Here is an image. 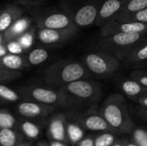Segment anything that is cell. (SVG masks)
Listing matches in <instances>:
<instances>
[{
	"instance_id": "cell-1",
	"label": "cell",
	"mask_w": 147,
	"mask_h": 146,
	"mask_svg": "<svg viewBox=\"0 0 147 146\" xmlns=\"http://www.w3.org/2000/svg\"><path fill=\"white\" fill-rule=\"evenodd\" d=\"M100 113L109 125L114 133H129L135 127L132 120L127 99L124 95L114 93L109 95L99 108Z\"/></svg>"
},
{
	"instance_id": "cell-2",
	"label": "cell",
	"mask_w": 147,
	"mask_h": 146,
	"mask_svg": "<svg viewBox=\"0 0 147 146\" xmlns=\"http://www.w3.org/2000/svg\"><path fill=\"white\" fill-rule=\"evenodd\" d=\"M91 77L82 61L62 59L50 65L43 73L47 85L59 89L74 81Z\"/></svg>"
},
{
	"instance_id": "cell-3",
	"label": "cell",
	"mask_w": 147,
	"mask_h": 146,
	"mask_svg": "<svg viewBox=\"0 0 147 146\" xmlns=\"http://www.w3.org/2000/svg\"><path fill=\"white\" fill-rule=\"evenodd\" d=\"M22 100L37 102L42 104L54 107L55 108H65L75 110L78 108L77 105L60 89L50 86L41 85H24L18 90Z\"/></svg>"
},
{
	"instance_id": "cell-4",
	"label": "cell",
	"mask_w": 147,
	"mask_h": 146,
	"mask_svg": "<svg viewBox=\"0 0 147 146\" xmlns=\"http://www.w3.org/2000/svg\"><path fill=\"white\" fill-rule=\"evenodd\" d=\"M83 64L90 77L99 79L112 77L121 68V61L109 52L94 48L83 55Z\"/></svg>"
},
{
	"instance_id": "cell-5",
	"label": "cell",
	"mask_w": 147,
	"mask_h": 146,
	"mask_svg": "<svg viewBox=\"0 0 147 146\" xmlns=\"http://www.w3.org/2000/svg\"><path fill=\"white\" fill-rule=\"evenodd\" d=\"M146 37L147 33H116L100 36L95 48L109 52L123 62L127 54Z\"/></svg>"
},
{
	"instance_id": "cell-6",
	"label": "cell",
	"mask_w": 147,
	"mask_h": 146,
	"mask_svg": "<svg viewBox=\"0 0 147 146\" xmlns=\"http://www.w3.org/2000/svg\"><path fill=\"white\" fill-rule=\"evenodd\" d=\"M59 89L65 94L78 108L84 106L90 107L97 104L102 95L101 84L90 77L74 81Z\"/></svg>"
},
{
	"instance_id": "cell-7",
	"label": "cell",
	"mask_w": 147,
	"mask_h": 146,
	"mask_svg": "<svg viewBox=\"0 0 147 146\" xmlns=\"http://www.w3.org/2000/svg\"><path fill=\"white\" fill-rule=\"evenodd\" d=\"M101 0H67L63 9L71 16L78 28L96 25Z\"/></svg>"
},
{
	"instance_id": "cell-8",
	"label": "cell",
	"mask_w": 147,
	"mask_h": 146,
	"mask_svg": "<svg viewBox=\"0 0 147 146\" xmlns=\"http://www.w3.org/2000/svg\"><path fill=\"white\" fill-rule=\"evenodd\" d=\"M67 117L77 121L84 130L91 132H112L109 125L103 118L97 104L89 107L82 113L71 112L66 114Z\"/></svg>"
},
{
	"instance_id": "cell-9",
	"label": "cell",
	"mask_w": 147,
	"mask_h": 146,
	"mask_svg": "<svg viewBox=\"0 0 147 146\" xmlns=\"http://www.w3.org/2000/svg\"><path fill=\"white\" fill-rule=\"evenodd\" d=\"M37 28L53 29H79L72 22L68 13L62 10H52L39 14L35 17Z\"/></svg>"
},
{
	"instance_id": "cell-10",
	"label": "cell",
	"mask_w": 147,
	"mask_h": 146,
	"mask_svg": "<svg viewBox=\"0 0 147 146\" xmlns=\"http://www.w3.org/2000/svg\"><path fill=\"white\" fill-rule=\"evenodd\" d=\"M78 29H53L37 28V40L46 46H59L74 39Z\"/></svg>"
},
{
	"instance_id": "cell-11",
	"label": "cell",
	"mask_w": 147,
	"mask_h": 146,
	"mask_svg": "<svg viewBox=\"0 0 147 146\" xmlns=\"http://www.w3.org/2000/svg\"><path fill=\"white\" fill-rule=\"evenodd\" d=\"M55 108L34 101L22 100L16 106V114L24 119L42 120L48 117L55 111Z\"/></svg>"
},
{
	"instance_id": "cell-12",
	"label": "cell",
	"mask_w": 147,
	"mask_h": 146,
	"mask_svg": "<svg viewBox=\"0 0 147 146\" xmlns=\"http://www.w3.org/2000/svg\"><path fill=\"white\" fill-rule=\"evenodd\" d=\"M116 33H147V24L115 19L110 20L100 27V36Z\"/></svg>"
},
{
	"instance_id": "cell-13",
	"label": "cell",
	"mask_w": 147,
	"mask_h": 146,
	"mask_svg": "<svg viewBox=\"0 0 147 146\" xmlns=\"http://www.w3.org/2000/svg\"><path fill=\"white\" fill-rule=\"evenodd\" d=\"M67 115L64 113L53 114L47 123V134L50 140L69 144L66 133Z\"/></svg>"
},
{
	"instance_id": "cell-14",
	"label": "cell",
	"mask_w": 147,
	"mask_h": 146,
	"mask_svg": "<svg viewBox=\"0 0 147 146\" xmlns=\"http://www.w3.org/2000/svg\"><path fill=\"white\" fill-rule=\"evenodd\" d=\"M128 0H101L96 26L102 27L114 19L125 7Z\"/></svg>"
},
{
	"instance_id": "cell-15",
	"label": "cell",
	"mask_w": 147,
	"mask_h": 146,
	"mask_svg": "<svg viewBox=\"0 0 147 146\" xmlns=\"http://www.w3.org/2000/svg\"><path fill=\"white\" fill-rule=\"evenodd\" d=\"M116 84L121 89V91L124 94V96H127L131 100H134L141 96L146 95L147 88L140 84L138 81L134 78L121 77L116 80Z\"/></svg>"
},
{
	"instance_id": "cell-16",
	"label": "cell",
	"mask_w": 147,
	"mask_h": 146,
	"mask_svg": "<svg viewBox=\"0 0 147 146\" xmlns=\"http://www.w3.org/2000/svg\"><path fill=\"white\" fill-rule=\"evenodd\" d=\"M147 62V37L140 42L125 58L123 64L126 67L138 69Z\"/></svg>"
},
{
	"instance_id": "cell-17",
	"label": "cell",
	"mask_w": 147,
	"mask_h": 146,
	"mask_svg": "<svg viewBox=\"0 0 147 146\" xmlns=\"http://www.w3.org/2000/svg\"><path fill=\"white\" fill-rule=\"evenodd\" d=\"M0 67L9 71H21L29 67V65L23 54L7 52L0 56Z\"/></svg>"
},
{
	"instance_id": "cell-18",
	"label": "cell",
	"mask_w": 147,
	"mask_h": 146,
	"mask_svg": "<svg viewBox=\"0 0 147 146\" xmlns=\"http://www.w3.org/2000/svg\"><path fill=\"white\" fill-rule=\"evenodd\" d=\"M31 19L25 16H22L17 21H16L9 28L2 33L3 44H6L7 42L14 40H17L31 27Z\"/></svg>"
},
{
	"instance_id": "cell-19",
	"label": "cell",
	"mask_w": 147,
	"mask_h": 146,
	"mask_svg": "<svg viewBox=\"0 0 147 146\" xmlns=\"http://www.w3.org/2000/svg\"><path fill=\"white\" fill-rule=\"evenodd\" d=\"M23 16V9L16 4H9L0 10V33L4 32L16 21Z\"/></svg>"
},
{
	"instance_id": "cell-20",
	"label": "cell",
	"mask_w": 147,
	"mask_h": 146,
	"mask_svg": "<svg viewBox=\"0 0 147 146\" xmlns=\"http://www.w3.org/2000/svg\"><path fill=\"white\" fill-rule=\"evenodd\" d=\"M17 130L22 134L24 138L30 141H33L40 137L42 126L38 122H35L33 120L21 118L20 120H18Z\"/></svg>"
},
{
	"instance_id": "cell-21",
	"label": "cell",
	"mask_w": 147,
	"mask_h": 146,
	"mask_svg": "<svg viewBox=\"0 0 147 146\" xmlns=\"http://www.w3.org/2000/svg\"><path fill=\"white\" fill-rule=\"evenodd\" d=\"M24 141V137L17 129H0V146H16Z\"/></svg>"
},
{
	"instance_id": "cell-22",
	"label": "cell",
	"mask_w": 147,
	"mask_h": 146,
	"mask_svg": "<svg viewBox=\"0 0 147 146\" xmlns=\"http://www.w3.org/2000/svg\"><path fill=\"white\" fill-rule=\"evenodd\" d=\"M66 133L69 144L77 145L78 142L84 137V129L77 121L67 117Z\"/></svg>"
},
{
	"instance_id": "cell-23",
	"label": "cell",
	"mask_w": 147,
	"mask_h": 146,
	"mask_svg": "<svg viewBox=\"0 0 147 146\" xmlns=\"http://www.w3.org/2000/svg\"><path fill=\"white\" fill-rule=\"evenodd\" d=\"M49 51L45 47H36L28 50L26 54V59L29 66H35L44 63L49 58Z\"/></svg>"
},
{
	"instance_id": "cell-24",
	"label": "cell",
	"mask_w": 147,
	"mask_h": 146,
	"mask_svg": "<svg viewBox=\"0 0 147 146\" xmlns=\"http://www.w3.org/2000/svg\"><path fill=\"white\" fill-rule=\"evenodd\" d=\"M22 98L19 92L0 83V102L2 103H15L22 101Z\"/></svg>"
},
{
	"instance_id": "cell-25",
	"label": "cell",
	"mask_w": 147,
	"mask_h": 146,
	"mask_svg": "<svg viewBox=\"0 0 147 146\" xmlns=\"http://www.w3.org/2000/svg\"><path fill=\"white\" fill-rule=\"evenodd\" d=\"M147 7V0H128L123 9L112 20L123 17L127 15L132 14L140 9H145Z\"/></svg>"
},
{
	"instance_id": "cell-26",
	"label": "cell",
	"mask_w": 147,
	"mask_h": 146,
	"mask_svg": "<svg viewBox=\"0 0 147 146\" xmlns=\"http://www.w3.org/2000/svg\"><path fill=\"white\" fill-rule=\"evenodd\" d=\"M18 119L7 109L0 108V129H17Z\"/></svg>"
},
{
	"instance_id": "cell-27",
	"label": "cell",
	"mask_w": 147,
	"mask_h": 146,
	"mask_svg": "<svg viewBox=\"0 0 147 146\" xmlns=\"http://www.w3.org/2000/svg\"><path fill=\"white\" fill-rule=\"evenodd\" d=\"M34 35H35V29L34 28L30 27L24 34H22L17 39V41L20 43L24 52H27L28 50L32 48V46L34 40Z\"/></svg>"
},
{
	"instance_id": "cell-28",
	"label": "cell",
	"mask_w": 147,
	"mask_h": 146,
	"mask_svg": "<svg viewBox=\"0 0 147 146\" xmlns=\"http://www.w3.org/2000/svg\"><path fill=\"white\" fill-rule=\"evenodd\" d=\"M116 142L114 133L104 132L95 136V146H110Z\"/></svg>"
},
{
	"instance_id": "cell-29",
	"label": "cell",
	"mask_w": 147,
	"mask_h": 146,
	"mask_svg": "<svg viewBox=\"0 0 147 146\" xmlns=\"http://www.w3.org/2000/svg\"><path fill=\"white\" fill-rule=\"evenodd\" d=\"M132 140L137 146H147V130L137 127L132 131Z\"/></svg>"
},
{
	"instance_id": "cell-30",
	"label": "cell",
	"mask_w": 147,
	"mask_h": 146,
	"mask_svg": "<svg viewBox=\"0 0 147 146\" xmlns=\"http://www.w3.org/2000/svg\"><path fill=\"white\" fill-rule=\"evenodd\" d=\"M120 20H127V21H132L140 23L147 24V7L145 9H140L138 11H135L132 14L127 15L123 17L118 18Z\"/></svg>"
},
{
	"instance_id": "cell-31",
	"label": "cell",
	"mask_w": 147,
	"mask_h": 146,
	"mask_svg": "<svg viewBox=\"0 0 147 146\" xmlns=\"http://www.w3.org/2000/svg\"><path fill=\"white\" fill-rule=\"evenodd\" d=\"M129 77L131 78L135 79L140 84H142L144 87L147 88V69H146V68L134 69L130 72Z\"/></svg>"
},
{
	"instance_id": "cell-32",
	"label": "cell",
	"mask_w": 147,
	"mask_h": 146,
	"mask_svg": "<svg viewBox=\"0 0 147 146\" xmlns=\"http://www.w3.org/2000/svg\"><path fill=\"white\" fill-rule=\"evenodd\" d=\"M22 76L20 71L5 70L0 67V83H8L19 78Z\"/></svg>"
},
{
	"instance_id": "cell-33",
	"label": "cell",
	"mask_w": 147,
	"mask_h": 146,
	"mask_svg": "<svg viewBox=\"0 0 147 146\" xmlns=\"http://www.w3.org/2000/svg\"><path fill=\"white\" fill-rule=\"evenodd\" d=\"M6 48L8 52L10 53H16V54H22V52H24L22 47L21 46L20 43L17 41V40H14L11 41H9L5 44Z\"/></svg>"
},
{
	"instance_id": "cell-34",
	"label": "cell",
	"mask_w": 147,
	"mask_h": 146,
	"mask_svg": "<svg viewBox=\"0 0 147 146\" xmlns=\"http://www.w3.org/2000/svg\"><path fill=\"white\" fill-rule=\"evenodd\" d=\"M95 136L96 135H89L84 137L77 146H95Z\"/></svg>"
},
{
	"instance_id": "cell-35",
	"label": "cell",
	"mask_w": 147,
	"mask_h": 146,
	"mask_svg": "<svg viewBox=\"0 0 147 146\" xmlns=\"http://www.w3.org/2000/svg\"><path fill=\"white\" fill-rule=\"evenodd\" d=\"M134 102H136L139 106H141V107H145L147 108V94L146 95H144V96H141L136 99L134 100Z\"/></svg>"
},
{
	"instance_id": "cell-36",
	"label": "cell",
	"mask_w": 147,
	"mask_h": 146,
	"mask_svg": "<svg viewBox=\"0 0 147 146\" xmlns=\"http://www.w3.org/2000/svg\"><path fill=\"white\" fill-rule=\"evenodd\" d=\"M136 113L140 117H141L142 119L147 121V108L140 106L139 108H136Z\"/></svg>"
},
{
	"instance_id": "cell-37",
	"label": "cell",
	"mask_w": 147,
	"mask_h": 146,
	"mask_svg": "<svg viewBox=\"0 0 147 146\" xmlns=\"http://www.w3.org/2000/svg\"><path fill=\"white\" fill-rule=\"evenodd\" d=\"M19 3L25 5V6H29V5H34L36 3H40L42 0H17Z\"/></svg>"
},
{
	"instance_id": "cell-38",
	"label": "cell",
	"mask_w": 147,
	"mask_h": 146,
	"mask_svg": "<svg viewBox=\"0 0 147 146\" xmlns=\"http://www.w3.org/2000/svg\"><path fill=\"white\" fill-rule=\"evenodd\" d=\"M50 146H68V144L63 143V142H59V141H54V140H50L48 142Z\"/></svg>"
},
{
	"instance_id": "cell-39",
	"label": "cell",
	"mask_w": 147,
	"mask_h": 146,
	"mask_svg": "<svg viewBox=\"0 0 147 146\" xmlns=\"http://www.w3.org/2000/svg\"><path fill=\"white\" fill-rule=\"evenodd\" d=\"M127 143V142H126L125 140H121V141H118V142L114 143L112 145L110 146H125Z\"/></svg>"
},
{
	"instance_id": "cell-40",
	"label": "cell",
	"mask_w": 147,
	"mask_h": 146,
	"mask_svg": "<svg viewBox=\"0 0 147 146\" xmlns=\"http://www.w3.org/2000/svg\"><path fill=\"white\" fill-rule=\"evenodd\" d=\"M35 146H50V145H49V144H48L47 142H45V141H39V142L36 144V145Z\"/></svg>"
},
{
	"instance_id": "cell-41",
	"label": "cell",
	"mask_w": 147,
	"mask_h": 146,
	"mask_svg": "<svg viewBox=\"0 0 147 146\" xmlns=\"http://www.w3.org/2000/svg\"><path fill=\"white\" fill-rule=\"evenodd\" d=\"M16 146H32V143L31 142H25V141H23V142L20 143L19 145H17Z\"/></svg>"
},
{
	"instance_id": "cell-42",
	"label": "cell",
	"mask_w": 147,
	"mask_h": 146,
	"mask_svg": "<svg viewBox=\"0 0 147 146\" xmlns=\"http://www.w3.org/2000/svg\"><path fill=\"white\" fill-rule=\"evenodd\" d=\"M125 146H137L134 143H127Z\"/></svg>"
},
{
	"instance_id": "cell-43",
	"label": "cell",
	"mask_w": 147,
	"mask_h": 146,
	"mask_svg": "<svg viewBox=\"0 0 147 146\" xmlns=\"http://www.w3.org/2000/svg\"><path fill=\"white\" fill-rule=\"evenodd\" d=\"M0 43H3V34H2V33H0Z\"/></svg>"
},
{
	"instance_id": "cell-44",
	"label": "cell",
	"mask_w": 147,
	"mask_h": 146,
	"mask_svg": "<svg viewBox=\"0 0 147 146\" xmlns=\"http://www.w3.org/2000/svg\"><path fill=\"white\" fill-rule=\"evenodd\" d=\"M141 68H146V69H147V62L145 64V65H143V66H142V67H141Z\"/></svg>"
},
{
	"instance_id": "cell-45",
	"label": "cell",
	"mask_w": 147,
	"mask_h": 146,
	"mask_svg": "<svg viewBox=\"0 0 147 146\" xmlns=\"http://www.w3.org/2000/svg\"><path fill=\"white\" fill-rule=\"evenodd\" d=\"M0 10H1V9H0Z\"/></svg>"
}]
</instances>
